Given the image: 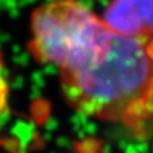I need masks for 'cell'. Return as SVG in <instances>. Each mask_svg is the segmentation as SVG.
Returning a JSON list of instances; mask_svg holds the SVG:
<instances>
[{
    "mask_svg": "<svg viewBox=\"0 0 153 153\" xmlns=\"http://www.w3.org/2000/svg\"><path fill=\"white\" fill-rule=\"evenodd\" d=\"M129 131H131L133 135L140 140L153 141V91L139 120Z\"/></svg>",
    "mask_w": 153,
    "mask_h": 153,
    "instance_id": "4",
    "label": "cell"
},
{
    "mask_svg": "<svg viewBox=\"0 0 153 153\" xmlns=\"http://www.w3.org/2000/svg\"><path fill=\"white\" fill-rule=\"evenodd\" d=\"M104 22L122 35H151L153 0H112L104 13Z\"/></svg>",
    "mask_w": 153,
    "mask_h": 153,
    "instance_id": "3",
    "label": "cell"
},
{
    "mask_svg": "<svg viewBox=\"0 0 153 153\" xmlns=\"http://www.w3.org/2000/svg\"><path fill=\"white\" fill-rule=\"evenodd\" d=\"M29 50L42 64L60 71L97 59L113 30L77 0H47L31 16Z\"/></svg>",
    "mask_w": 153,
    "mask_h": 153,
    "instance_id": "2",
    "label": "cell"
},
{
    "mask_svg": "<svg viewBox=\"0 0 153 153\" xmlns=\"http://www.w3.org/2000/svg\"><path fill=\"white\" fill-rule=\"evenodd\" d=\"M60 85L76 111L130 130L153 91V34L127 36L113 31L97 59L60 71Z\"/></svg>",
    "mask_w": 153,
    "mask_h": 153,
    "instance_id": "1",
    "label": "cell"
},
{
    "mask_svg": "<svg viewBox=\"0 0 153 153\" xmlns=\"http://www.w3.org/2000/svg\"><path fill=\"white\" fill-rule=\"evenodd\" d=\"M9 94H10V87L5 72V66L3 58L0 57V116L6 113L9 107Z\"/></svg>",
    "mask_w": 153,
    "mask_h": 153,
    "instance_id": "5",
    "label": "cell"
}]
</instances>
